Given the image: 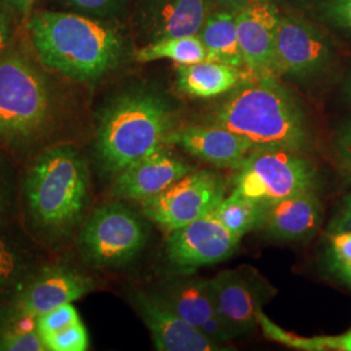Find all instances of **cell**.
Instances as JSON below:
<instances>
[{"instance_id": "cell-33", "label": "cell", "mask_w": 351, "mask_h": 351, "mask_svg": "<svg viewBox=\"0 0 351 351\" xmlns=\"http://www.w3.org/2000/svg\"><path fill=\"white\" fill-rule=\"evenodd\" d=\"M17 13L0 3V58L14 50Z\"/></svg>"}, {"instance_id": "cell-30", "label": "cell", "mask_w": 351, "mask_h": 351, "mask_svg": "<svg viewBox=\"0 0 351 351\" xmlns=\"http://www.w3.org/2000/svg\"><path fill=\"white\" fill-rule=\"evenodd\" d=\"M17 198L16 180L12 167L8 160L0 155V226L10 221Z\"/></svg>"}, {"instance_id": "cell-23", "label": "cell", "mask_w": 351, "mask_h": 351, "mask_svg": "<svg viewBox=\"0 0 351 351\" xmlns=\"http://www.w3.org/2000/svg\"><path fill=\"white\" fill-rule=\"evenodd\" d=\"M169 59L177 65L201 63L207 60V51L198 34L185 37L164 38L149 42L136 52L139 63Z\"/></svg>"}, {"instance_id": "cell-24", "label": "cell", "mask_w": 351, "mask_h": 351, "mask_svg": "<svg viewBox=\"0 0 351 351\" xmlns=\"http://www.w3.org/2000/svg\"><path fill=\"white\" fill-rule=\"evenodd\" d=\"M258 323L262 326L265 337L295 350L351 351V328L346 332L335 336L304 337L281 329L263 311L259 314Z\"/></svg>"}, {"instance_id": "cell-29", "label": "cell", "mask_w": 351, "mask_h": 351, "mask_svg": "<svg viewBox=\"0 0 351 351\" xmlns=\"http://www.w3.org/2000/svg\"><path fill=\"white\" fill-rule=\"evenodd\" d=\"M65 5L90 17L111 20L125 10L129 0H62Z\"/></svg>"}, {"instance_id": "cell-11", "label": "cell", "mask_w": 351, "mask_h": 351, "mask_svg": "<svg viewBox=\"0 0 351 351\" xmlns=\"http://www.w3.org/2000/svg\"><path fill=\"white\" fill-rule=\"evenodd\" d=\"M210 284L217 313L239 337L256 329L264 304L276 293L250 265L221 271L210 280Z\"/></svg>"}, {"instance_id": "cell-36", "label": "cell", "mask_w": 351, "mask_h": 351, "mask_svg": "<svg viewBox=\"0 0 351 351\" xmlns=\"http://www.w3.org/2000/svg\"><path fill=\"white\" fill-rule=\"evenodd\" d=\"M224 10L232 11V12H237L242 8H246L252 4L256 3H262V1H268V0H216Z\"/></svg>"}, {"instance_id": "cell-5", "label": "cell", "mask_w": 351, "mask_h": 351, "mask_svg": "<svg viewBox=\"0 0 351 351\" xmlns=\"http://www.w3.org/2000/svg\"><path fill=\"white\" fill-rule=\"evenodd\" d=\"M56 95L50 80L24 53L0 58V141L24 147L50 130Z\"/></svg>"}, {"instance_id": "cell-39", "label": "cell", "mask_w": 351, "mask_h": 351, "mask_svg": "<svg viewBox=\"0 0 351 351\" xmlns=\"http://www.w3.org/2000/svg\"><path fill=\"white\" fill-rule=\"evenodd\" d=\"M341 160H342L343 169H345L351 177V151L341 150Z\"/></svg>"}, {"instance_id": "cell-13", "label": "cell", "mask_w": 351, "mask_h": 351, "mask_svg": "<svg viewBox=\"0 0 351 351\" xmlns=\"http://www.w3.org/2000/svg\"><path fill=\"white\" fill-rule=\"evenodd\" d=\"M130 302L150 330L152 343L156 350H228L180 317L158 293H146L134 289L130 293Z\"/></svg>"}, {"instance_id": "cell-3", "label": "cell", "mask_w": 351, "mask_h": 351, "mask_svg": "<svg viewBox=\"0 0 351 351\" xmlns=\"http://www.w3.org/2000/svg\"><path fill=\"white\" fill-rule=\"evenodd\" d=\"M24 204L40 239L63 243L85 221L90 203L88 160L73 145L42 151L24 180Z\"/></svg>"}, {"instance_id": "cell-34", "label": "cell", "mask_w": 351, "mask_h": 351, "mask_svg": "<svg viewBox=\"0 0 351 351\" xmlns=\"http://www.w3.org/2000/svg\"><path fill=\"white\" fill-rule=\"evenodd\" d=\"M341 230H351V194L342 199L337 213L333 216L326 229V232Z\"/></svg>"}, {"instance_id": "cell-17", "label": "cell", "mask_w": 351, "mask_h": 351, "mask_svg": "<svg viewBox=\"0 0 351 351\" xmlns=\"http://www.w3.org/2000/svg\"><path fill=\"white\" fill-rule=\"evenodd\" d=\"M213 8V0H139L136 23L147 42L195 36Z\"/></svg>"}, {"instance_id": "cell-40", "label": "cell", "mask_w": 351, "mask_h": 351, "mask_svg": "<svg viewBox=\"0 0 351 351\" xmlns=\"http://www.w3.org/2000/svg\"><path fill=\"white\" fill-rule=\"evenodd\" d=\"M346 95L348 98L351 101V75L348 78V82H346Z\"/></svg>"}, {"instance_id": "cell-8", "label": "cell", "mask_w": 351, "mask_h": 351, "mask_svg": "<svg viewBox=\"0 0 351 351\" xmlns=\"http://www.w3.org/2000/svg\"><path fill=\"white\" fill-rule=\"evenodd\" d=\"M226 197L223 177L213 171H193L163 193L139 202L143 215L171 233L215 211Z\"/></svg>"}, {"instance_id": "cell-31", "label": "cell", "mask_w": 351, "mask_h": 351, "mask_svg": "<svg viewBox=\"0 0 351 351\" xmlns=\"http://www.w3.org/2000/svg\"><path fill=\"white\" fill-rule=\"evenodd\" d=\"M316 10L328 25L351 37V0H317Z\"/></svg>"}, {"instance_id": "cell-4", "label": "cell", "mask_w": 351, "mask_h": 351, "mask_svg": "<svg viewBox=\"0 0 351 351\" xmlns=\"http://www.w3.org/2000/svg\"><path fill=\"white\" fill-rule=\"evenodd\" d=\"M176 128L175 111L160 93L136 88L116 95L98 116L95 150L103 171L116 176L169 145Z\"/></svg>"}, {"instance_id": "cell-7", "label": "cell", "mask_w": 351, "mask_h": 351, "mask_svg": "<svg viewBox=\"0 0 351 351\" xmlns=\"http://www.w3.org/2000/svg\"><path fill=\"white\" fill-rule=\"evenodd\" d=\"M234 190L261 204L316 190L319 172L302 152L251 151L236 171Z\"/></svg>"}, {"instance_id": "cell-20", "label": "cell", "mask_w": 351, "mask_h": 351, "mask_svg": "<svg viewBox=\"0 0 351 351\" xmlns=\"http://www.w3.org/2000/svg\"><path fill=\"white\" fill-rule=\"evenodd\" d=\"M176 86L193 98H213L237 88L246 80L241 68L204 60L201 63L177 65Z\"/></svg>"}, {"instance_id": "cell-14", "label": "cell", "mask_w": 351, "mask_h": 351, "mask_svg": "<svg viewBox=\"0 0 351 351\" xmlns=\"http://www.w3.org/2000/svg\"><path fill=\"white\" fill-rule=\"evenodd\" d=\"M169 146H162L117 173L113 195L120 199L146 201L193 172L195 168L177 156Z\"/></svg>"}, {"instance_id": "cell-10", "label": "cell", "mask_w": 351, "mask_h": 351, "mask_svg": "<svg viewBox=\"0 0 351 351\" xmlns=\"http://www.w3.org/2000/svg\"><path fill=\"white\" fill-rule=\"evenodd\" d=\"M94 289V278L69 264L39 265L1 307L37 319L59 306L78 301Z\"/></svg>"}, {"instance_id": "cell-28", "label": "cell", "mask_w": 351, "mask_h": 351, "mask_svg": "<svg viewBox=\"0 0 351 351\" xmlns=\"http://www.w3.org/2000/svg\"><path fill=\"white\" fill-rule=\"evenodd\" d=\"M47 351H85L90 346L88 329L82 320L43 341Z\"/></svg>"}, {"instance_id": "cell-35", "label": "cell", "mask_w": 351, "mask_h": 351, "mask_svg": "<svg viewBox=\"0 0 351 351\" xmlns=\"http://www.w3.org/2000/svg\"><path fill=\"white\" fill-rule=\"evenodd\" d=\"M37 0H0L1 4L12 8L19 16L29 19Z\"/></svg>"}, {"instance_id": "cell-9", "label": "cell", "mask_w": 351, "mask_h": 351, "mask_svg": "<svg viewBox=\"0 0 351 351\" xmlns=\"http://www.w3.org/2000/svg\"><path fill=\"white\" fill-rule=\"evenodd\" d=\"M335 60V46L319 26L300 14H280L275 50L277 77L314 80L326 73Z\"/></svg>"}, {"instance_id": "cell-27", "label": "cell", "mask_w": 351, "mask_h": 351, "mask_svg": "<svg viewBox=\"0 0 351 351\" xmlns=\"http://www.w3.org/2000/svg\"><path fill=\"white\" fill-rule=\"evenodd\" d=\"M81 322L78 311L72 303H66L37 317V330L45 341L62 332L65 328Z\"/></svg>"}, {"instance_id": "cell-6", "label": "cell", "mask_w": 351, "mask_h": 351, "mask_svg": "<svg viewBox=\"0 0 351 351\" xmlns=\"http://www.w3.org/2000/svg\"><path fill=\"white\" fill-rule=\"evenodd\" d=\"M147 229L125 204L112 202L97 207L77 236L84 259L95 268H119L136 259L147 243Z\"/></svg>"}, {"instance_id": "cell-22", "label": "cell", "mask_w": 351, "mask_h": 351, "mask_svg": "<svg viewBox=\"0 0 351 351\" xmlns=\"http://www.w3.org/2000/svg\"><path fill=\"white\" fill-rule=\"evenodd\" d=\"M39 265L24 241L0 226V301H7Z\"/></svg>"}, {"instance_id": "cell-32", "label": "cell", "mask_w": 351, "mask_h": 351, "mask_svg": "<svg viewBox=\"0 0 351 351\" xmlns=\"http://www.w3.org/2000/svg\"><path fill=\"white\" fill-rule=\"evenodd\" d=\"M328 259L332 272L351 263V230L326 232Z\"/></svg>"}, {"instance_id": "cell-2", "label": "cell", "mask_w": 351, "mask_h": 351, "mask_svg": "<svg viewBox=\"0 0 351 351\" xmlns=\"http://www.w3.org/2000/svg\"><path fill=\"white\" fill-rule=\"evenodd\" d=\"M208 123L246 139L252 150L307 152L313 133L301 101L277 77H249L216 104Z\"/></svg>"}, {"instance_id": "cell-16", "label": "cell", "mask_w": 351, "mask_h": 351, "mask_svg": "<svg viewBox=\"0 0 351 351\" xmlns=\"http://www.w3.org/2000/svg\"><path fill=\"white\" fill-rule=\"evenodd\" d=\"M158 295L176 314L199 329L213 342L224 345L239 337L220 316L213 300L210 280L185 278L165 284Z\"/></svg>"}, {"instance_id": "cell-15", "label": "cell", "mask_w": 351, "mask_h": 351, "mask_svg": "<svg viewBox=\"0 0 351 351\" xmlns=\"http://www.w3.org/2000/svg\"><path fill=\"white\" fill-rule=\"evenodd\" d=\"M236 13L239 49L249 77H277L275 69L277 27L280 14L268 0Z\"/></svg>"}, {"instance_id": "cell-12", "label": "cell", "mask_w": 351, "mask_h": 351, "mask_svg": "<svg viewBox=\"0 0 351 351\" xmlns=\"http://www.w3.org/2000/svg\"><path fill=\"white\" fill-rule=\"evenodd\" d=\"M241 239L230 233L213 213L169 233L165 243L168 262L181 271L220 263L233 255Z\"/></svg>"}, {"instance_id": "cell-37", "label": "cell", "mask_w": 351, "mask_h": 351, "mask_svg": "<svg viewBox=\"0 0 351 351\" xmlns=\"http://www.w3.org/2000/svg\"><path fill=\"white\" fill-rule=\"evenodd\" d=\"M339 143L341 150L351 151V120L341 128Z\"/></svg>"}, {"instance_id": "cell-25", "label": "cell", "mask_w": 351, "mask_h": 351, "mask_svg": "<svg viewBox=\"0 0 351 351\" xmlns=\"http://www.w3.org/2000/svg\"><path fill=\"white\" fill-rule=\"evenodd\" d=\"M0 351H47L37 319L0 307Z\"/></svg>"}, {"instance_id": "cell-1", "label": "cell", "mask_w": 351, "mask_h": 351, "mask_svg": "<svg viewBox=\"0 0 351 351\" xmlns=\"http://www.w3.org/2000/svg\"><path fill=\"white\" fill-rule=\"evenodd\" d=\"M40 64L77 82H95L123 63L124 34L108 23L77 12L39 11L26 23Z\"/></svg>"}, {"instance_id": "cell-26", "label": "cell", "mask_w": 351, "mask_h": 351, "mask_svg": "<svg viewBox=\"0 0 351 351\" xmlns=\"http://www.w3.org/2000/svg\"><path fill=\"white\" fill-rule=\"evenodd\" d=\"M262 211L263 204L233 190L230 195L220 202L213 213L230 233L241 239L252 229L258 228Z\"/></svg>"}, {"instance_id": "cell-19", "label": "cell", "mask_w": 351, "mask_h": 351, "mask_svg": "<svg viewBox=\"0 0 351 351\" xmlns=\"http://www.w3.org/2000/svg\"><path fill=\"white\" fill-rule=\"evenodd\" d=\"M323 221V204L316 190L263 204L258 229L274 239L303 241L313 237Z\"/></svg>"}, {"instance_id": "cell-38", "label": "cell", "mask_w": 351, "mask_h": 351, "mask_svg": "<svg viewBox=\"0 0 351 351\" xmlns=\"http://www.w3.org/2000/svg\"><path fill=\"white\" fill-rule=\"evenodd\" d=\"M336 276H339L346 285H349L351 288V263L342 267L337 269L336 272H333Z\"/></svg>"}, {"instance_id": "cell-18", "label": "cell", "mask_w": 351, "mask_h": 351, "mask_svg": "<svg viewBox=\"0 0 351 351\" xmlns=\"http://www.w3.org/2000/svg\"><path fill=\"white\" fill-rule=\"evenodd\" d=\"M169 145L178 146L191 156L219 168L237 171L252 150L250 143L224 126L206 125L176 128Z\"/></svg>"}, {"instance_id": "cell-21", "label": "cell", "mask_w": 351, "mask_h": 351, "mask_svg": "<svg viewBox=\"0 0 351 351\" xmlns=\"http://www.w3.org/2000/svg\"><path fill=\"white\" fill-rule=\"evenodd\" d=\"M207 51V60L233 65L243 69V56L239 49L236 13L228 10L211 13L198 33Z\"/></svg>"}]
</instances>
